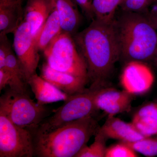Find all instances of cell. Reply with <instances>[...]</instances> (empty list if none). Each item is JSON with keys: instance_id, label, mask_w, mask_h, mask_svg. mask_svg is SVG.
I'll use <instances>...</instances> for the list:
<instances>
[{"instance_id": "cell-7", "label": "cell", "mask_w": 157, "mask_h": 157, "mask_svg": "<svg viewBox=\"0 0 157 157\" xmlns=\"http://www.w3.org/2000/svg\"><path fill=\"white\" fill-rule=\"evenodd\" d=\"M33 157V133L15 124L0 109V157Z\"/></svg>"}, {"instance_id": "cell-15", "label": "cell", "mask_w": 157, "mask_h": 157, "mask_svg": "<svg viewBox=\"0 0 157 157\" xmlns=\"http://www.w3.org/2000/svg\"><path fill=\"white\" fill-rule=\"evenodd\" d=\"M28 83L35 95L37 103L40 105L65 101L69 98V96L67 94L39 76L37 73L29 78Z\"/></svg>"}, {"instance_id": "cell-19", "label": "cell", "mask_w": 157, "mask_h": 157, "mask_svg": "<svg viewBox=\"0 0 157 157\" xmlns=\"http://www.w3.org/2000/svg\"><path fill=\"white\" fill-rule=\"evenodd\" d=\"M6 68L11 76L9 88L18 92L29 94L28 91V83L17 57L13 51L6 59Z\"/></svg>"}, {"instance_id": "cell-20", "label": "cell", "mask_w": 157, "mask_h": 157, "mask_svg": "<svg viewBox=\"0 0 157 157\" xmlns=\"http://www.w3.org/2000/svg\"><path fill=\"white\" fill-rule=\"evenodd\" d=\"M122 0H93L92 6L95 18L107 22L113 21L117 9Z\"/></svg>"}, {"instance_id": "cell-6", "label": "cell", "mask_w": 157, "mask_h": 157, "mask_svg": "<svg viewBox=\"0 0 157 157\" xmlns=\"http://www.w3.org/2000/svg\"><path fill=\"white\" fill-rule=\"evenodd\" d=\"M42 52L51 67L89 81L86 64L71 34L62 32Z\"/></svg>"}, {"instance_id": "cell-26", "label": "cell", "mask_w": 157, "mask_h": 157, "mask_svg": "<svg viewBox=\"0 0 157 157\" xmlns=\"http://www.w3.org/2000/svg\"><path fill=\"white\" fill-rule=\"evenodd\" d=\"M79 6L87 19L92 21L94 19V13L92 6L93 0H73Z\"/></svg>"}, {"instance_id": "cell-10", "label": "cell", "mask_w": 157, "mask_h": 157, "mask_svg": "<svg viewBox=\"0 0 157 157\" xmlns=\"http://www.w3.org/2000/svg\"><path fill=\"white\" fill-rule=\"evenodd\" d=\"M132 95L126 91H120L107 86L101 88L96 98V105L108 117L128 111L131 107Z\"/></svg>"}, {"instance_id": "cell-12", "label": "cell", "mask_w": 157, "mask_h": 157, "mask_svg": "<svg viewBox=\"0 0 157 157\" xmlns=\"http://www.w3.org/2000/svg\"><path fill=\"white\" fill-rule=\"evenodd\" d=\"M55 8L53 0L28 1L24 9V21L30 27L35 38Z\"/></svg>"}, {"instance_id": "cell-29", "label": "cell", "mask_w": 157, "mask_h": 157, "mask_svg": "<svg viewBox=\"0 0 157 157\" xmlns=\"http://www.w3.org/2000/svg\"><path fill=\"white\" fill-rule=\"evenodd\" d=\"M152 61L153 62L155 65L157 67V46L156 48L155 51L154 55L153 57Z\"/></svg>"}, {"instance_id": "cell-25", "label": "cell", "mask_w": 157, "mask_h": 157, "mask_svg": "<svg viewBox=\"0 0 157 157\" xmlns=\"http://www.w3.org/2000/svg\"><path fill=\"white\" fill-rule=\"evenodd\" d=\"M6 34H0V69L6 68V59L12 51V47Z\"/></svg>"}, {"instance_id": "cell-27", "label": "cell", "mask_w": 157, "mask_h": 157, "mask_svg": "<svg viewBox=\"0 0 157 157\" xmlns=\"http://www.w3.org/2000/svg\"><path fill=\"white\" fill-rule=\"evenodd\" d=\"M11 76L8 70L5 68L0 69V91L9 86L11 82Z\"/></svg>"}, {"instance_id": "cell-8", "label": "cell", "mask_w": 157, "mask_h": 157, "mask_svg": "<svg viewBox=\"0 0 157 157\" xmlns=\"http://www.w3.org/2000/svg\"><path fill=\"white\" fill-rule=\"evenodd\" d=\"M13 48L27 81L36 73L40 56L31 28L24 20L14 33Z\"/></svg>"}, {"instance_id": "cell-24", "label": "cell", "mask_w": 157, "mask_h": 157, "mask_svg": "<svg viewBox=\"0 0 157 157\" xmlns=\"http://www.w3.org/2000/svg\"><path fill=\"white\" fill-rule=\"evenodd\" d=\"M154 0H124L120 6L123 11L143 13L147 12Z\"/></svg>"}, {"instance_id": "cell-11", "label": "cell", "mask_w": 157, "mask_h": 157, "mask_svg": "<svg viewBox=\"0 0 157 157\" xmlns=\"http://www.w3.org/2000/svg\"><path fill=\"white\" fill-rule=\"evenodd\" d=\"M40 76L69 96L83 92L89 83L87 79L55 70L45 62L41 67Z\"/></svg>"}, {"instance_id": "cell-9", "label": "cell", "mask_w": 157, "mask_h": 157, "mask_svg": "<svg viewBox=\"0 0 157 157\" xmlns=\"http://www.w3.org/2000/svg\"><path fill=\"white\" fill-rule=\"evenodd\" d=\"M121 83L124 90L132 95L141 94L151 87L154 76L145 62H127L121 74Z\"/></svg>"}, {"instance_id": "cell-14", "label": "cell", "mask_w": 157, "mask_h": 157, "mask_svg": "<svg viewBox=\"0 0 157 157\" xmlns=\"http://www.w3.org/2000/svg\"><path fill=\"white\" fill-rule=\"evenodd\" d=\"M24 20L22 0H0V34L14 33Z\"/></svg>"}, {"instance_id": "cell-23", "label": "cell", "mask_w": 157, "mask_h": 157, "mask_svg": "<svg viewBox=\"0 0 157 157\" xmlns=\"http://www.w3.org/2000/svg\"><path fill=\"white\" fill-rule=\"evenodd\" d=\"M137 152L125 142L121 141L107 147L105 157H136Z\"/></svg>"}, {"instance_id": "cell-28", "label": "cell", "mask_w": 157, "mask_h": 157, "mask_svg": "<svg viewBox=\"0 0 157 157\" xmlns=\"http://www.w3.org/2000/svg\"><path fill=\"white\" fill-rule=\"evenodd\" d=\"M145 14L147 15L152 23L157 30V2L155 7L151 11L150 13L149 14L147 13H145Z\"/></svg>"}, {"instance_id": "cell-17", "label": "cell", "mask_w": 157, "mask_h": 157, "mask_svg": "<svg viewBox=\"0 0 157 157\" xmlns=\"http://www.w3.org/2000/svg\"><path fill=\"white\" fill-rule=\"evenodd\" d=\"M145 137L157 135V102L145 104L135 113L132 121Z\"/></svg>"}, {"instance_id": "cell-16", "label": "cell", "mask_w": 157, "mask_h": 157, "mask_svg": "<svg viewBox=\"0 0 157 157\" xmlns=\"http://www.w3.org/2000/svg\"><path fill=\"white\" fill-rule=\"evenodd\" d=\"M62 32L74 36L81 23V15L73 0H53Z\"/></svg>"}, {"instance_id": "cell-13", "label": "cell", "mask_w": 157, "mask_h": 157, "mask_svg": "<svg viewBox=\"0 0 157 157\" xmlns=\"http://www.w3.org/2000/svg\"><path fill=\"white\" fill-rule=\"evenodd\" d=\"M100 130L107 139L133 142L144 138L132 123H127L114 116L108 117Z\"/></svg>"}, {"instance_id": "cell-5", "label": "cell", "mask_w": 157, "mask_h": 157, "mask_svg": "<svg viewBox=\"0 0 157 157\" xmlns=\"http://www.w3.org/2000/svg\"><path fill=\"white\" fill-rule=\"evenodd\" d=\"M101 88L89 87L83 92L69 96L63 105L53 110L52 115L43 120L33 135L47 133L70 122L95 116L99 110L96 97Z\"/></svg>"}, {"instance_id": "cell-21", "label": "cell", "mask_w": 157, "mask_h": 157, "mask_svg": "<svg viewBox=\"0 0 157 157\" xmlns=\"http://www.w3.org/2000/svg\"><path fill=\"white\" fill-rule=\"evenodd\" d=\"M94 136V141L93 144L89 146L86 145L75 157H105L107 148L106 141L108 139L100 128Z\"/></svg>"}, {"instance_id": "cell-4", "label": "cell", "mask_w": 157, "mask_h": 157, "mask_svg": "<svg viewBox=\"0 0 157 157\" xmlns=\"http://www.w3.org/2000/svg\"><path fill=\"white\" fill-rule=\"evenodd\" d=\"M0 109L15 124L33 133L40 124L53 112L46 105H40L29 94L9 88L0 98Z\"/></svg>"}, {"instance_id": "cell-22", "label": "cell", "mask_w": 157, "mask_h": 157, "mask_svg": "<svg viewBox=\"0 0 157 157\" xmlns=\"http://www.w3.org/2000/svg\"><path fill=\"white\" fill-rule=\"evenodd\" d=\"M125 143L137 152L145 156L151 157L157 155V135L144 137L135 142Z\"/></svg>"}, {"instance_id": "cell-3", "label": "cell", "mask_w": 157, "mask_h": 157, "mask_svg": "<svg viewBox=\"0 0 157 157\" xmlns=\"http://www.w3.org/2000/svg\"><path fill=\"white\" fill-rule=\"evenodd\" d=\"M115 25L121 59L126 62L152 60L157 46V30L146 14L123 11Z\"/></svg>"}, {"instance_id": "cell-1", "label": "cell", "mask_w": 157, "mask_h": 157, "mask_svg": "<svg viewBox=\"0 0 157 157\" xmlns=\"http://www.w3.org/2000/svg\"><path fill=\"white\" fill-rule=\"evenodd\" d=\"M73 37L86 64L90 87L107 86V78L121 59L115 19L107 22L94 18Z\"/></svg>"}, {"instance_id": "cell-2", "label": "cell", "mask_w": 157, "mask_h": 157, "mask_svg": "<svg viewBox=\"0 0 157 157\" xmlns=\"http://www.w3.org/2000/svg\"><path fill=\"white\" fill-rule=\"evenodd\" d=\"M95 116L70 122L51 132L34 134L35 156L75 157L100 128Z\"/></svg>"}, {"instance_id": "cell-18", "label": "cell", "mask_w": 157, "mask_h": 157, "mask_svg": "<svg viewBox=\"0 0 157 157\" xmlns=\"http://www.w3.org/2000/svg\"><path fill=\"white\" fill-rule=\"evenodd\" d=\"M62 32L60 22L56 8L48 18L37 36L35 38L39 52H43Z\"/></svg>"}]
</instances>
